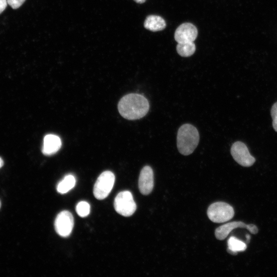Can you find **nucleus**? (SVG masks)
I'll list each match as a JSON object with an SVG mask.
<instances>
[{
    "label": "nucleus",
    "mask_w": 277,
    "mask_h": 277,
    "mask_svg": "<svg viewBox=\"0 0 277 277\" xmlns=\"http://www.w3.org/2000/svg\"><path fill=\"white\" fill-rule=\"evenodd\" d=\"M149 103L143 95L130 93L124 96L118 104L120 114L129 120H135L145 116L149 110Z\"/></svg>",
    "instance_id": "obj_1"
},
{
    "label": "nucleus",
    "mask_w": 277,
    "mask_h": 277,
    "mask_svg": "<svg viewBox=\"0 0 277 277\" xmlns=\"http://www.w3.org/2000/svg\"><path fill=\"white\" fill-rule=\"evenodd\" d=\"M176 140L177 147L180 153L188 155L194 151L199 144V133L194 126L185 124L179 129Z\"/></svg>",
    "instance_id": "obj_2"
},
{
    "label": "nucleus",
    "mask_w": 277,
    "mask_h": 277,
    "mask_svg": "<svg viewBox=\"0 0 277 277\" xmlns=\"http://www.w3.org/2000/svg\"><path fill=\"white\" fill-rule=\"evenodd\" d=\"M234 211L229 204L222 202H215L209 206L207 215L213 222L221 223L231 220L234 216Z\"/></svg>",
    "instance_id": "obj_3"
},
{
    "label": "nucleus",
    "mask_w": 277,
    "mask_h": 277,
    "mask_svg": "<svg viewBox=\"0 0 277 277\" xmlns=\"http://www.w3.org/2000/svg\"><path fill=\"white\" fill-rule=\"evenodd\" d=\"M115 182L114 174L110 171L102 172L98 177L93 188V194L98 200L107 197L113 188Z\"/></svg>",
    "instance_id": "obj_4"
},
{
    "label": "nucleus",
    "mask_w": 277,
    "mask_h": 277,
    "mask_svg": "<svg viewBox=\"0 0 277 277\" xmlns=\"http://www.w3.org/2000/svg\"><path fill=\"white\" fill-rule=\"evenodd\" d=\"M115 211L124 216L132 215L136 209V205L132 193L129 191L120 192L116 196L114 201Z\"/></svg>",
    "instance_id": "obj_5"
},
{
    "label": "nucleus",
    "mask_w": 277,
    "mask_h": 277,
    "mask_svg": "<svg viewBox=\"0 0 277 277\" xmlns=\"http://www.w3.org/2000/svg\"><path fill=\"white\" fill-rule=\"evenodd\" d=\"M231 154L234 160L242 166L250 167L255 161L246 145L241 142L238 141L233 144L231 147Z\"/></svg>",
    "instance_id": "obj_6"
},
{
    "label": "nucleus",
    "mask_w": 277,
    "mask_h": 277,
    "mask_svg": "<svg viewBox=\"0 0 277 277\" xmlns=\"http://www.w3.org/2000/svg\"><path fill=\"white\" fill-rule=\"evenodd\" d=\"M73 225V217L68 211H61L55 218V230L57 233L62 237H67L71 234Z\"/></svg>",
    "instance_id": "obj_7"
},
{
    "label": "nucleus",
    "mask_w": 277,
    "mask_h": 277,
    "mask_svg": "<svg viewBox=\"0 0 277 277\" xmlns=\"http://www.w3.org/2000/svg\"><path fill=\"white\" fill-rule=\"evenodd\" d=\"M237 228H246L252 234H256L258 232V227L253 224L247 225L243 222L234 221L217 228L215 230V237L217 240H223L232 230Z\"/></svg>",
    "instance_id": "obj_8"
},
{
    "label": "nucleus",
    "mask_w": 277,
    "mask_h": 277,
    "mask_svg": "<svg viewBox=\"0 0 277 277\" xmlns=\"http://www.w3.org/2000/svg\"><path fill=\"white\" fill-rule=\"evenodd\" d=\"M197 36V28L189 23L181 24L174 33V39L177 43L193 42Z\"/></svg>",
    "instance_id": "obj_9"
},
{
    "label": "nucleus",
    "mask_w": 277,
    "mask_h": 277,
    "mask_svg": "<svg viewBox=\"0 0 277 277\" xmlns=\"http://www.w3.org/2000/svg\"><path fill=\"white\" fill-rule=\"evenodd\" d=\"M154 186L153 172L149 166H144L141 171L138 179V188L142 194L148 195Z\"/></svg>",
    "instance_id": "obj_10"
},
{
    "label": "nucleus",
    "mask_w": 277,
    "mask_h": 277,
    "mask_svg": "<svg viewBox=\"0 0 277 277\" xmlns=\"http://www.w3.org/2000/svg\"><path fill=\"white\" fill-rule=\"evenodd\" d=\"M61 138L54 134H47L44 138L42 152L49 155L56 153L61 148Z\"/></svg>",
    "instance_id": "obj_11"
},
{
    "label": "nucleus",
    "mask_w": 277,
    "mask_h": 277,
    "mask_svg": "<svg viewBox=\"0 0 277 277\" xmlns=\"http://www.w3.org/2000/svg\"><path fill=\"white\" fill-rule=\"evenodd\" d=\"M144 25L146 29L152 31H157L165 28L166 22L160 16L151 15L146 17Z\"/></svg>",
    "instance_id": "obj_12"
},
{
    "label": "nucleus",
    "mask_w": 277,
    "mask_h": 277,
    "mask_svg": "<svg viewBox=\"0 0 277 277\" xmlns=\"http://www.w3.org/2000/svg\"><path fill=\"white\" fill-rule=\"evenodd\" d=\"M227 252L232 255H235L240 251H244L247 248L246 244L234 236H231L228 240Z\"/></svg>",
    "instance_id": "obj_13"
},
{
    "label": "nucleus",
    "mask_w": 277,
    "mask_h": 277,
    "mask_svg": "<svg viewBox=\"0 0 277 277\" xmlns=\"http://www.w3.org/2000/svg\"><path fill=\"white\" fill-rule=\"evenodd\" d=\"M75 183L76 180L73 175H67L58 183L56 188L57 191L61 194L66 193L75 186Z\"/></svg>",
    "instance_id": "obj_14"
},
{
    "label": "nucleus",
    "mask_w": 277,
    "mask_h": 277,
    "mask_svg": "<svg viewBox=\"0 0 277 277\" xmlns=\"http://www.w3.org/2000/svg\"><path fill=\"white\" fill-rule=\"evenodd\" d=\"M176 51L181 56L189 57L194 53L195 45L193 42L178 43Z\"/></svg>",
    "instance_id": "obj_15"
},
{
    "label": "nucleus",
    "mask_w": 277,
    "mask_h": 277,
    "mask_svg": "<svg viewBox=\"0 0 277 277\" xmlns=\"http://www.w3.org/2000/svg\"><path fill=\"white\" fill-rule=\"evenodd\" d=\"M90 205L85 201L80 202L76 206V211L78 215L82 217H86L90 213Z\"/></svg>",
    "instance_id": "obj_16"
},
{
    "label": "nucleus",
    "mask_w": 277,
    "mask_h": 277,
    "mask_svg": "<svg viewBox=\"0 0 277 277\" xmlns=\"http://www.w3.org/2000/svg\"><path fill=\"white\" fill-rule=\"evenodd\" d=\"M272 118V125L274 129L277 132V102L274 104L271 110Z\"/></svg>",
    "instance_id": "obj_17"
},
{
    "label": "nucleus",
    "mask_w": 277,
    "mask_h": 277,
    "mask_svg": "<svg viewBox=\"0 0 277 277\" xmlns=\"http://www.w3.org/2000/svg\"><path fill=\"white\" fill-rule=\"evenodd\" d=\"M7 3L14 9L21 6L26 0H7Z\"/></svg>",
    "instance_id": "obj_18"
},
{
    "label": "nucleus",
    "mask_w": 277,
    "mask_h": 277,
    "mask_svg": "<svg viewBox=\"0 0 277 277\" xmlns=\"http://www.w3.org/2000/svg\"><path fill=\"white\" fill-rule=\"evenodd\" d=\"M7 4V0H0V14L5 9Z\"/></svg>",
    "instance_id": "obj_19"
},
{
    "label": "nucleus",
    "mask_w": 277,
    "mask_h": 277,
    "mask_svg": "<svg viewBox=\"0 0 277 277\" xmlns=\"http://www.w3.org/2000/svg\"><path fill=\"white\" fill-rule=\"evenodd\" d=\"M134 1L137 3H139V4L143 3L146 1V0H134Z\"/></svg>",
    "instance_id": "obj_20"
},
{
    "label": "nucleus",
    "mask_w": 277,
    "mask_h": 277,
    "mask_svg": "<svg viewBox=\"0 0 277 277\" xmlns=\"http://www.w3.org/2000/svg\"><path fill=\"white\" fill-rule=\"evenodd\" d=\"M3 165H4V161L3 159L1 157H0V168L3 167Z\"/></svg>",
    "instance_id": "obj_21"
},
{
    "label": "nucleus",
    "mask_w": 277,
    "mask_h": 277,
    "mask_svg": "<svg viewBox=\"0 0 277 277\" xmlns=\"http://www.w3.org/2000/svg\"><path fill=\"white\" fill-rule=\"evenodd\" d=\"M247 240L249 241L250 239V236L249 234L246 235Z\"/></svg>",
    "instance_id": "obj_22"
},
{
    "label": "nucleus",
    "mask_w": 277,
    "mask_h": 277,
    "mask_svg": "<svg viewBox=\"0 0 277 277\" xmlns=\"http://www.w3.org/2000/svg\"><path fill=\"white\" fill-rule=\"evenodd\" d=\"M1 201H0V208H1Z\"/></svg>",
    "instance_id": "obj_23"
}]
</instances>
